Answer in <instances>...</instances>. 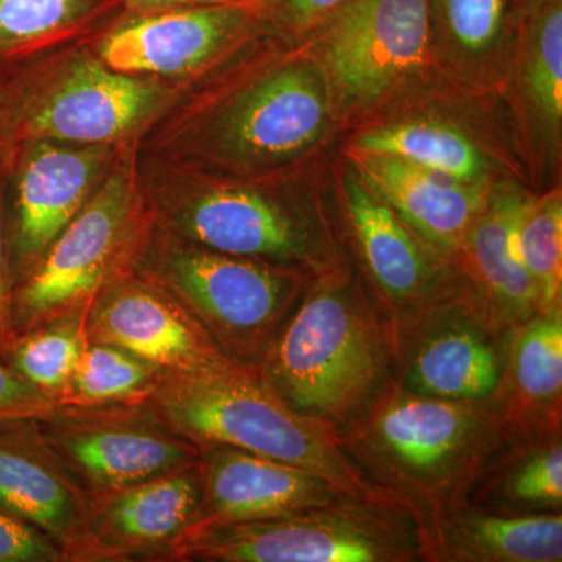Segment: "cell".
Segmentation results:
<instances>
[{"label":"cell","instance_id":"36","mask_svg":"<svg viewBox=\"0 0 562 562\" xmlns=\"http://www.w3.org/2000/svg\"><path fill=\"white\" fill-rule=\"evenodd\" d=\"M18 65H0V162L16 149L13 140L14 76Z\"/></svg>","mask_w":562,"mask_h":562},{"label":"cell","instance_id":"38","mask_svg":"<svg viewBox=\"0 0 562 562\" xmlns=\"http://www.w3.org/2000/svg\"><path fill=\"white\" fill-rule=\"evenodd\" d=\"M562 0H512L513 22L536 11L547 9L550 5H558Z\"/></svg>","mask_w":562,"mask_h":562},{"label":"cell","instance_id":"24","mask_svg":"<svg viewBox=\"0 0 562 562\" xmlns=\"http://www.w3.org/2000/svg\"><path fill=\"white\" fill-rule=\"evenodd\" d=\"M125 13V0H0V65L95 43Z\"/></svg>","mask_w":562,"mask_h":562},{"label":"cell","instance_id":"1","mask_svg":"<svg viewBox=\"0 0 562 562\" xmlns=\"http://www.w3.org/2000/svg\"><path fill=\"white\" fill-rule=\"evenodd\" d=\"M336 117L308 43L258 38L192 85L139 138L140 157L258 183L299 180Z\"/></svg>","mask_w":562,"mask_h":562},{"label":"cell","instance_id":"6","mask_svg":"<svg viewBox=\"0 0 562 562\" xmlns=\"http://www.w3.org/2000/svg\"><path fill=\"white\" fill-rule=\"evenodd\" d=\"M479 403L391 387L339 438L349 458L358 457L387 484L390 497L401 492L430 506L457 501L502 432V417Z\"/></svg>","mask_w":562,"mask_h":562},{"label":"cell","instance_id":"28","mask_svg":"<svg viewBox=\"0 0 562 562\" xmlns=\"http://www.w3.org/2000/svg\"><path fill=\"white\" fill-rule=\"evenodd\" d=\"M162 373L131 351L90 341L60 405L147 402L160 386Z\"/></svg>","mask_w":562,"mask_h":562},{"label":"cell","instance_id":"33","mask_svg":"<svg viewBox=\"0 0 562 562\" xmlns=\"http://www.w3.org/2000/svg\"><path fill=\"white\" fill-rule=\"evenodd\" d=\"M0 562H68L60 546L0 505Z\"/></svg>","mask_w":562,"mask_h":562},{"label":"cell","instance_id":"23","mask_svg":"<svg viewBox=\"0 0 562 562\" xmlns=\"http://www.w3.org/2000/svg\"><path fill=\"white\" fill-rule=\"evenodd\" d=\"M436 322L414 347L403 390L454 402L491 397L502 383V366L482 322Z\"/></svg>","mask_w":562,"mask_h":562},{"label":"cell","instance_id":"9","mask_svg":"<svg viewBox=\"0 0 562 562\" xmlns=\"http://www.w3.org/2000/svg\"><path fill=\"white\" fill-rule=\"evenodd\" d=\"M395 502L344 497L321 508L258 522L216 525L184 532L168 561L405 562L420 557Z\"/></svg>","mask_w":562,"mask_h":562},{"label":"cell","instance_id":"35","mask_svg":"<svg viewBox=\"0 0 562 562\" xmlns=\"http://www.w3.org/2000/svg\"><path fill=\"white\" fill-rule=\"evenodd\" d=\"M57 406V401L47 397L22 380L0 358V424L10 420L40 419Z\"/></svg>","mask_w":562,"mask_h":562},{"label":"cell","instance_id":"15","mask_svg":"<svg viewBox=\"0 0 562 562\" xmlns=\"http://www.w3.org/2000/svg\"><path fill=\"white\" fill-rule=\"evenodd\" d=\"M199 450L201 502L187 531L279 519L350 497L330 480L286 462L227 446Z\"/></svg>","mask_w":562,"mask_h":562},{"label":"cell","instance_id":"13","mask_svg":"<svg viewBox=\"0 0 562 562\" xmlns=\"http://www.w3.org/2000/svg\"><path fill=\"white\" fill-rule=\"evenodd\" d=\"M125 144L40 139L16 147L7 190L11 268L16 283L90 202Z\"/></svg>","mask_w":562,"mask_h":562},{"label":"cell","instance_id":"25","mask_svg":"<svg viewBox=\"0 0 562 562\" xmlns=\"http://www.w3.org/2000/svg\"><path fill=\"white\" fill-rule=\"evenodd\" d=\"M439 65L460 79L495 80L502 50H512V0H428Z\"/></svg>","mask_w":562,"mask_h":562},{"label":"cell","instance_id":"31","mask_svg":"<svg viewBox=\"0 0 562 562\" xmlns=\"http://www.w3.org/2000/svg\"><path fill=\"white\" fill-rule=\"evenodd\" d=\"M502 497L516 505L558 509L562 505V446L560 441L532 450L501 483Z\"/></svg>","mask_w":562,"mask_h":562},{"label":"cell","instance_id":"17","mask_svg":"<svg viewBox=\"0 0 562 562\" xmlns=\"http://www.w3.org/2000/svg\"><path fill=\"white\" fill-rule=\"evenodd\" d=\"M199 462L99 494H88L90 527L103 561H168L201 502Z\"/></svg>","mask_w":562,"mask_h":562},{"label":"cell","instance_id":"34","mask_svg":"<svg viewBox=\"0 0 562 562\" xmlns=\"http://www.w3.org/2000/svg\"><path fill=\"white\" fill-rule=\"evenodd\" d=\"M14 149L5 160L0 162V358L7 353L11 342L16 338L13 325L14 281L11 268L9 222H7V190L14 162Z\"/></svg>","mask_w":562,"mask_h":562},{"label":"cell","instance_id":"26","mask_svg":"<svg viewBox=\"0 0 562 562\" xmlns=\"http://www.w3.org/2000/svg\"><path fill=\"white\" fill-rule=\"evenodd\" d=\"M347 150L391 155L465 183H494L487 151L452 122L419 117L373 125L355 135Z\"/></svg>","mask_w":562,"mask_h":562},{"label":"cell","instance_id":"11","mask_svg":"<svg viewBox=\"0 0 562 562\" xmlns=\"http://www.w3.org/2000/svg\"><path fill=\"white\" fill-rule=\"evenodd\" d=\"M36 420L40 436L87 494L155 479L199 460L150 402L58 405Z\"/></svg>","mask_w":562,"mask_h":562},{"label":"cell","instance_id":"29","mask_svg":"<svg viewBox=\"0 0 562 562\" xmlns=\"http://www.w3.org/2000/svg\"><path fill=\"white\" fill-rule=\"evenodd\" d=\"M517 251L531 281L539 314L561 312V188L531 195L517 228Z\"/></svg>","mask_w":562,"mask_h":562},{"label":"cell","instance_id":"14","mask_svg":"<svg viewBox=\"0 0 562 562\" xmlns=\"http://www.w3.org/2000/svg\"><path fill=\"white\" fill-rule=\"evenodd\" d=\"M87 330L91 342L131 351L162 372L202 373L236 364L166 292L133 271L98 292Z\"/></svg>","mask_w":562,"mask_h":562},{"label":"cell","instance_id":"10","mask_svg":"<svg viewBox=\"0 0 562 562\" xmlns=\"http://www.w3.org/2000/svg\"><path fill=\"white\" fill-rule=\"evenodd\" d=\"M305 43L336 116L375 109L438 66L428 0H353Z\"/></svg>","mask_w":562,"mask_h":562},{"label":"cell","instance_id":"20","mask_svg":"<svg viewBox=\"0 0 562 562\" xmlns=\"http://www.w3.org/2000/svg\"><path fill=\"white\" fill-rule=\"evenodd\" d=\"M432 509V531H419L422 554L465 562H560V513L497 514L438 503Z\"/></svg>","mask_w":562,"mask_h":562},{"label":"cell","instance_id":"7","mask_svg":"<svg viewBox=\"0 0 562 562\" xmlns=\"http://www.w3.org/2000/svg\"><path fill=\"white\" fill-rule=\"evenodd\" d=\"M138 143L122 146L101 188L14 286L16 336L94 301L135 268L155 228L139 179Z\"/></svg>","mask_w":562,"mask_h":562},{"label":"cell","instance_id":"30","mask_svg":"<svg viewBox=\"0 0 562 562\" xmlns=\"http://www.w3.org/2000/svg\"><path fill=\"white\" fill-rule=\"evenodd\" d=\"M512 379L527 408L560 409L562 397V310L536 314L517 325Z\"/></svg>","mask_w":562,"mask_h":562},{"label":"cell","instance_id":"21","mask_svg":"<svg viewBox=\"0 0 562 562\" xmlns=\"http://www.w3.org/2000/svg\"><path fill=\"white\" fill-rule=\"evenodd\" d=\"M530 198L513 181L492 184L486 205L457 254L494 322L513 327L539 314L517 251V228Z\"/></svg>","mask_w":562,"mask_h":562},{"label":"cell","instance_id":"8","mask_svg":"<svg viewBox=\"0 0 562 562\" xmlns=\"http://www.w3.org/2000/svg\"><path fill=\"white\" fill-rule=\"evenodd\" d=\"M95 43L25 63L14 77V146L27 140L121 144L147 128L190 88L109 68Z\"/></svg>","mask_w":562,"mask_h":562},{"label":"cell","instance_id":"3","mask_svg":"<svg viewBox=\"0 0 562 562\" xmlns=\"http://www.w3.org/2000/svg\"><path fill=\"white\" fill-rule=\"evenodd\" d=\"M149 402L199 449L233 447L317 473L350 497L395 502L364 479L335 427L294 412L255 369L235 364L202 373L165 372Z\"/></svg>","mask_w":562,"mask_h":562},{"label":"cell","instance_id":"5","mask_svg":"<svg viewBox=\"0 0 562 562\" xmlns=\"http://www.w3.org/2000/svg\"><path fill=\"white\" fill-rule=\"evenodd\" d=\"M133 272L166 292L225 357L255 371L312 279L199 246L157 225Z\"/></svg>","mask_w":562,"mask_h":562},{"label":"cell","instance_id":"4","mask_svg":"<svg viewBox=\"0 0 562 562\" xmlns=\"http://www.w3.org/2000/svg\"><path fill=\"white\" fill-rule=\"evenodd\" d=\"M384 366L379 322L331 272L295 303L257 372L294 412L336 428L379 390Z\"/></svg>","mask_w":562,"mask_h":562},{"label":"cell","instance_id":"27","mask_svg":"<svg viewBox=\"0 0 562 562\" xmlns=\"http://www.w3.org/2000/svg\"><path fill=\"white\" fill-rule=\"evenodd\" d=\"M92 301L21 333L2 360L22 380L60 405L87 350V322Z\"/></svg>","mask_w":562,"mask_h":562},{"label":"cell","instance_id":"22","mask_svg":"<svg viewBox=\"0 0 562 562\" xmlns=\"http://www.w3.org/2000/svg\"><path fill=\"white\" fill-rule=\"evenodd\" d=\"M347 217L366 268L392 305L422 301L436 279L430 247L355 173L341 177Z\"/></svg>","mask_w":562,"mask_h":562},{"label":"cell","instance_id":"32","mask_svg":"<svg viewBox=\"0 0 562 562\" xmlns=\"http://www.w3.org/2000/svg\"><path fill=\"white\" fill-rule=\"evenodd\" d=\"M353 0H254L262 38L297 46Z\"/></svg>","mask_w":562,"mask_h":562},{"label":"cell","instance_id":"2","mask_svg":"<svg viewBox=\"0 0 562 562\" xmlns=\"http://www.w3.org/2000/svg\"><path fill=\"white\" fill-rule=\"evenodd\" d=\"M155 225L209 249L308 276L331 273V243L316 211L290 183L213 176L139 155Z\"/></svg>","mask_w":562,"mask_h":562},{"label":"cell","instance_id":"12","mask_svg":"<svg viewBox=\"0 0 562 562\" xmlns=\"http://www.w3.org/2000/svg\"><path fill=\"white\" fill-rule=\"evenodd\" d=\"M261 38L254 0L125 13L94 47L109 68L191 88Z\"/></svg>","mask_w":562,"mask_h":562},{"label":"cell","instance_id":"19","mask_svg":"<svg viewBox=\"0 0 562 562\" xmlns=\"http://www.w3.org/2000/svg\"><path fill=\"white\" fill-rule=\"evenodd\" d=\"M355 172L438 255H457L492 184L465 183L391 155L347 150Z\"/></svg>","mask_w":562,"mask_h":562},{"label":"cell","instance_id":"16","mask_svg":"<svg viewBox=\"0 0 562 562\" xmlns=\"http://www.w3.org/2000/svg\"><path fill=\"white\" fill-rule=\"evenodd\" d=\"M0 505L50 536L68 562H105L92 536L88 494L52 454L35 419L0 424Z\"/></svg>","mask_w":562,"mask_h":562},{"label":"cell","instance_id":"37","mask_svg":"<svg viewBox=\"0 0 562 562\" xmlns=\"http://www.w3.org/2000/svg\"><path fill=\"white\" fill-rule=\"evenodd\" d=\"M239 0H125L132 14H150L158 11L180 9V7L203 5V3H227Z\"/></svg>","mask_w":562,"mask_h":562},{"label":"cell","instance_id":"18","mask_svg":"<svg viewBox=\"0 0 562 562\" xmlns=\"http://www.w3.org/2000/svg\"><path fill=\"white\" fill-rule=\"evenodd\" d=\"M506 88L520 147L542 176L561 168L562 3L513 22Z\"/></svg>","mask_w":562,"mask_h":562}]
</instances>
